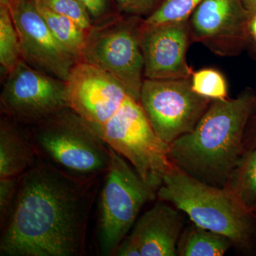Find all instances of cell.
Returning <instances> with one entry per match:
<instances>
[{
	"label": "cell",
	"mask_w": 256,
	"mask_h": 256,
	"mask_svg": "<svg viewBox=\"0 0 256 256\" xmlns=\"http://www.w3.org/2000/svg\"><path fill=\"white\" fill-rule=\"evenodd\" d=\"M96 181H82L38 158L18 178L1 226L0 255L82 256Z\"/></svg>",
	"instance_id": "1"
},
{
	"label": "cell",
	"mask_w": 256,
	"mask_h": 256,
	"mask_svg": "<svg viewBox=\"0 0 256 256\" xmlns=\"http://www.w3.org/2000/svg\"><path fill=\"white\" fill-rule=\"evenodd\" d=\"M256 110L250 88L212 100L194 129L169 144L170 161L202 182L225 188L244 154V134Z\"/></svg>",
	"instance_id": "2"
},
{
	"label": "cell",
	"mask_w": 256,
	"mask_h": 256,
	"mask_svg": "<svg viewBox=\"0 0 256 256\" xmlns=\"http://www.w3.org/2000/svg\"><path fill=\"white\" fill-rule=\"evenodd\" d=\"M156 196L186 214L193 224L228 237L236 246H250L254 216L228 188L202 182L172 164Z\"/></svg>",
	"instance_id": "3"
},
{
	"label": "cell",
	"mask_w": 256,
	"mask_h": 256,
	"mask_svg": "<svg viewBox=\"0 0 256 256\" xmlns=\"http://www.w3.org/2000/svg\"><path fill=\"white\" fill-rule=\"evenodd\" d=\"M37 156L62 172L92 181L108 170L111 148L92 124L67 108L32 126Z\"/></svg>",
	"instance_id": "4"
},
{
	"label": "cell",
	"mask_w": 256,
	"mask_h": 256,
	"mask_svg": "<svg viewBox=\"0 0 256 256\" xmlns=\"http://www.w3.org/2000/svg\"><path fill=\"white\" fill-rule=\"evenodd\" d=\"M94 126L110 148L129 162L156 194L172 163L169 144L154 132L140 101L128 96L108 120Z\"/></svg>",
	"instance_id": "5"
},
{
	"label": "cell",
	"mask_w": 256,
	"mask_h": 256,
	"mask_svg": "<svg viewBox=\"0 0 256 256\" xmlns=\"http://www.w3.org/2000/svg\"><path fill=\"white\" fill-rule=\"evenodd\" d=\"M156 196V192L140 178L132 165L111 148L110 164L99 203L98 240L102 255H116L141 208Z\"/></svg>",
	"instance_id": "6"
},
{
	"label": "cell",
	"mask_w": 256,
	"mask_h": 256,
	"mask_svg": "<svg viewBox=\"0 0 256 256\" xmlns=\"http://www.w3.org/2000/svg\"><path fill=\"white\" fill-rule=\"evenodd\" d=\"M142 21L139 16L118 15L94 25L88 32L82 58L117 78L139 101L144 79L140 42Z\"/></svg>",
	"instance_id": "7"
},
{
	"label": "cell",
	"mask_w": 256,
	"mask_h": 256,
	"mask_svg": "<svg viewBox=\"0 0 256 256\" xmlns=\"http://www.w3.org/2000/svg\"><path fill=\"white\" fill-rule=\"evenodd\" d=\"M212 101L194 92L191 78H144L140 96L152 127L168 144L193 130Z\"/></svg>",
	"instance_id": "8"
},
{
	"label": "cell",
	"mask_w": 256,
	"mask_h": 256,
	"mask_svg": "<svg viewBox=\"0 0 256 256\" xmlns=\"http://www.w3.org/2000/svg\"><path fill=\"white\" fill-rule=\"evenodd\" d=\"M0 104L4 116L30 126L69 108L65 82L32 67L22 58L8 74Z\"/></svg>",
	"instance_id": "9"
},
{
	"label": "cell",
	"mask_w": 256,
	"mask_h": 256,
	"mask_svg": "<svg viewBox=\"0 0 256 256\" xmlns=\"http://www.w3.org/2000/svg\"><path fill=\"white\" fill-rule=\"evenodd\" d=\"M252 16L244 0H203L188 18L192 42L220 56L240 54L250 40Z\"/></svg>",
	"instance_id": "10"
},
{
	"label": "cell",
	"mask_w": 256,
	"mask_h": 256,
	"mask_svg": "<svg viewBox=\"0 0 256 256\" xmlns=\"http://www.w3.org/2000/svg\"><path fill=\"white\" fill-rule=\"evenodd\" d=\"M22 58L34 68L66 82L80 60L52 33L33 0H23L11 12Z\"/></svg>",
	"instance_id": "11"
},
{
	"label": "cell",
	"mask_w": 256,
	"mask_h": 256,
	"mask_svg": "<svg viewBox=\"0 0 256 256\" xmlns=\"http://www.w3.org/2000/svg\"><path fill=\"white\" fill-rule=\"evenodd\" d=\"M65 85L69 108L95 126L108 120L130 96L117 78L82 60L74 66Z\"/></svg>",
	"instance_id": "12"
},
{
	"label": "cell",
	"mask_w": 256,
	"mask_h": 256,
	"mask_svg": "<svg viewBox=\"0 0 256 256\" xmlns=\"http://www.w3.org/2000/svg\"><path fill=\"white\" fill-rule=\"evenodd\" d=\"M188 21L158 24L142 21L140 42L144 78H191L194 70L186 60L192 42Z\"/></svg>",
	"instance_id": "13"
},
{
	"label": "cell",
	"mask_w": 256,
	"mask_h": 256,
	"mask_svg": "<svg viewBox=\"0 0 256 256\" xmlns=\"http://www.w3.org/2000/svg\"><path fill=\"white\" fill-rule=\"evenodd\" d=\"M180 210L159 200L134 224L116 252L118 256H176L183 217Z\"/></svg>",
	"instance_id": "14"
},
{
	"label": "cell",
	"mask_w": 256,
	"mask_h": 256,
	"mask_svg": "<svg viewBox=\"0 0 256 256\" xmlns=\"http://www.w3.org/2000/svg\"><path fill=\"white\" fill-rule=\"evenodd\" d=\"M20 124L4 116L1 118L0 178H20L38 159L30 132Z\"/></svg>",
	"instance_id": "15"
},
{
	"label": "cell",
	"mask_w": 256,
	"mask_h": 256,
	"mask_svg": "<svg viewBox=\"0 0 256 256\" xmlns=\"http://www.w3.org/2000/svg\"><path fill=\"white\" fill-rule=\"evenodd\" d=\"M232 244L228 237L193 224L180 236L178 256H222Z\"/></svg>",
	"instance_id": "16"
},
{
	"label": "cell",
	"mask_w": 256,
	"mask_h": 256,
	"mask_svg": "<svg viewBox=\"0 0 256 256\" xmlns=\"http://www.w3.org/2000/svg\"><path fill=\"white\" fill-rule=\"evenodd\" d=\"M40 14L56 38L82 62L88 32L72 20L47 8L38 0H33Z\"/></svg>",
	"instance_id": "17"
},
{
	"label": "cell",
	"mask_w": 256,
	"mask_h": 256,
	"mask_svg": "<svg viewBox=\"0 0 256 256\" xmlns=\"http://www.w3.org/2000/svg\"><path fill=\"white\" fill-rule=\"evenodd\" d=\"M225 188L248 210L256 206V146L244 153Z\"/></svg>",
	"instance_id": "18"
},
{
	"label": "cell",
	"mask_w": 256,
	"mask_h": 256,
	"mask_svg": "<svg viewBox=\"0 0 256 256\" xmlns=\"http://www.w3.org/2000/svg\"><path fill=\"white\" fill-rule=\"evenodd\" d=\"M22 60L21 47L11 11L0 6V64L6 74Z\"/></svg>",
	"instance_id": "19"
},
{
	"label": "cell",
	"mask_w": 256,
	"mask_h": 256,
	"mask_svg": "<svg viewBox=\"0 0 256 256\" xmlns=\"http://www.w3.org/2000/svg\"><path fill=\"white\" fill-rule=\"evenodd\" d=\"M203 0H162L152 13L143 18L146 24L188 21Z\"/></svg>",
	"instance_id": "20"
},
{
	"label": "cell",
	"mask_w": 256,
	"mask_h": 256,
	"mask_svg": "<svg viewBox=\"0 0 256 256\" xmlns=\"http://www.w3.org/2000/svg\"><path fill=\"white\" fill-rule=\"evenodd\" d=\"M192 88L198 95L212 100L228 99V86L222 72L206 68L194 72L191 77Z\"/></svg>",
	"instance_id": "21"
},
{
	"label": "cell",
	"mask_w": 256,
	"mask_h": 256,
	"mask_svg": "<svg viewBox=\"0 0 256 256\" xmlns=\"http://www.w3.org/2000/svg\"><path fill=\"white\" fill-rule=\"evenodd\" d=\"M47 8L56 14L68 18L85 31L92 28L90 15L78 0H38Z\"/></svg>",
	"instance_id": "22"
},
{
	"label": "cell",
	"mask_w": 256,
	"mask_h": 256,
	"mask_svg": "<svg viewBox=\"0 0 256 256\" xmlns=\"http://www.w3.org/2000/svg\"><path fill=\"white\" fill-rule=\"evenodd\" d=\"M119 10L126 15L146 18L156 9L162 0H116Z\"/></svg>",
	"instance_id": "23"
},
{
	"label": "cell",
	"mask_w": 256,
	"mask_h": 256,
	"mask_svg": "<svg viewBox=\"0 0 256 256\" xmlns=\"http://www.w3.org/2000/svg\"><path fill=\"white\" fill-rule=\"evenodd\" d=\"M18 178H0V222L4 224L14 200Z\"/></svg>",
	"instance_id": "24"
},
{
	"label": "cell",
	"mask_w": 256,
	"mask_h": 256,
	"mask_svg": "<svg viewBox=\"0 0 256 256\" xmlns=\"http://www.w3.org/2000/svg\"><path fill=\"white\" fill-rule=\"evenodd\" d=\"M256 146V110L249 120L244 138V153Z\"/></svg>",
	"instance_id": "25"
},
{
	"label": "cell",
	"mask_w": 256,
	"mask_h": 256,
	"mask_svg": "<svg viewBox=\"0 0 256 256\" xmlns=\"http://www.w3.org/2000/svg\"><path fill=\"white\" fill-rule=\"evenodd\" d=\"M88 10L90 16L100 18L107 9V0H78Z\"/></svg>",
	"instance_id": "26"
},
{
	"label": "cell",
	"mask_w": 256,
	"mask_h": 256,
	"mask_svg": "<svg viewBox=\"0 0 256 256\" xmlns=\"http://www.w3.org/2000/svg\"><path fill=\"white\" fill-rule=\"evenodd\" d=\"M249 33H250V40L254 41L256 44V12L252 15L249 24Z\"/></svg>",
	"instance_id": "27"
},
{
	"label": "cell",
	"mask_w": 256,
	"mask_h": 256,
	"mask_svg": "<svg viewBox=\"0 0 256 256\" xmlns=\"http://www.w3.org/2000/svg\"><path fill=\"white\" fill-rule=\"evenodd\" d=\"M244 2L252 15L256 12V0H244Z\"/></svg>",
	"instance_id": "28"
},
{
	"label": "cell",
	"mask_w": 256,
	"mask_h": 256,
	"mask_svg": "<svg viewBox=\"0 0 256 256\" xmlns=\"http://www.w3.org/2000/svg\"><path fill=\"white\" fill-rule=\"evenodd\" d=\"M23 0H14V5L20 4V2H22ZM14 8V6H13Z\"/></svg>",
	"instance_id": "29"
},
{
	"label": "cell",
	"mask_w": 256,
	"mask_h": 256,
	"mask_svg": "<svg viewBox=\"0 0 256 256\" xmlns=\"http://www.w3.org/2000/svg\"><path fill=\"white\" fill-rule=\"evenodd\" d=\"M254 47H255V52H256V44H254Z\"/></svg>",
	"instance_id": "30"
}]
</instances>
